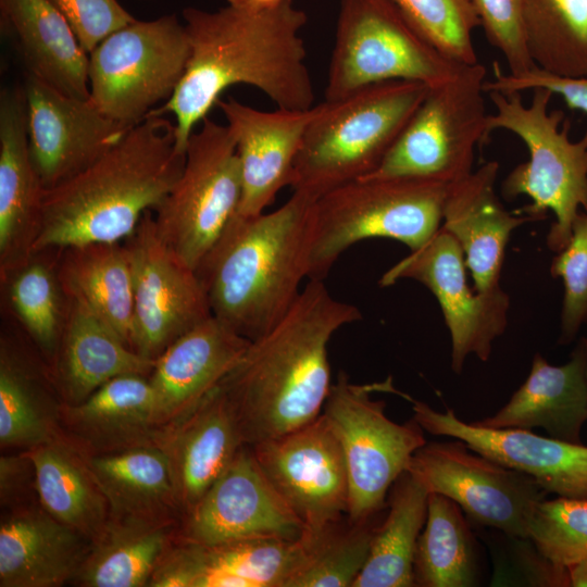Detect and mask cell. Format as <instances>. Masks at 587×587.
<instances>
[{"label": "cell", "instance_id": "6da1fadb", "mask_svg": "<svg viewBox=\"0 0 587 587\" xmlns=\"http://www.w3.org/2000/svg\"><path fill=\"white\" fill-rule=\"evenodd\" d=\"M190 54L172 97L149 114L175 117L176 149L186 153L195 126L230 86L262 91L278 109L309 110L314 88L300 33L308 22L292 0L266 11L232 5L216 11L185 8Z\"/></svg>", "mask_w": 587, "mask_h": 587}, {"label": "cell", "instance_id": "7a4b0ae2", "mask_svg": "<svg viewBox=\"0 0 587 587\" xmlns=\"http://www.w3.org/2000/svg\"><path fill=\"white\" fill-rule=\"evenodd\" d=\"M360 319L357 307L310 279L282 320L250 341L221 383L245 445L285 435L322 413L332 387L328 342Z\"/></svg>", "mask_w": 587, "mask_h": 587}, {"label": "cell", "instance_id": "3957f363", "mask_svg": "<svg viewBox=\"0 0 587 587\" xmlns=\"http://www.w3.org/2000/svg\"><path fill=\"white\" fill-rule=\"evenodd\" d=\"M184 165L175 124L149 114L87 168L43 190L33 254L121 242L162 202Z\"/></svg>", "mask_w": 587, "mask_h": 587}, {"label": "cell", "instance_id": "277c9868", "mask_svg": "<svg viewBox=\"0 0 587 587\" xmlns=\"http://www.w3.org/2000/svg\"><path fill=\"white\" fill-rule=\"evenodd\" d=\"M313 202L292 192L270 213H236L195 270L212 315L249 340L280 321L301 292Z\"/></svg>", "mask_w": 587, "mask_h": 587}, {"label": "cell", "instance_id": "5b68a950", "mask_svg": "<svg viewBox=\"0 0 587 587\" xmlns=\"http://www.w3.org/2000/svg\"><path fill=\"white\" fill-rule=\"evenodd\" d=\"M428 90L420 82L387 80L315 105L295 163L292 192L315 201L373 173Z\"/></svg>", "mask_w": 587, "mask_h": 587}, {"label": "cell", "instance_id": "8992f818", "mask_svg": "<svg viewBox=\"0 0 587 587\" xmlns=\"http://www.w3.org/2000/svg\"><path fill=\"white\" fill-rule=\"evenodd\" d=\"M529 105L521 92H488L496 108L487 118L490 134L505 129L527 147L529 158L505 177L501 192L505 199L525 195L532 204L520 210L540 220L550 210L555 216L547 235L551 251H561L570 240L572 224L579 208L587 212V132L578 141L569 137V123L560 127L562 111L549 112L553 93L545 88L533 89Z\"/></svg>", "mask_w": 587, "mask_h": 587}, {"label": "cell", "instance_id": "52a82bcc", "mask_svg": "<svg viewBox=\"0 0 587 587\" xmlns=\"http://www.w3.org/2000/svg\"><path fill=\"white\" fill-rule=\"evenodd\" d=\"M448 185L417 178H361L339 186L312 205L310 279H324L342 252L374 237L411 251L440 228Z\"/></svg>", "mask_w": 587, "mask_h": 587}, {"label": "cell", "instance_id": "ba28073f", "mask_svg": "<svg viewBox=\"0 0 587 587\" xmlns=\"http://www.w3.org/2000/svg\"><path fill=\"white\" fill-rule=\"evenodd\" d=\"M464 65L428 43L391 0H340L324 100L387 80L434 87Z\"/></svg>", "mask_w": 587, "mask_h": 587}, {"label": "cell", "instance_id": "9c48e42d", "mask_svg": "<svg viewBox=\"0 0 587 587\" xmlns=\"http://www.w3.org/2000/svg\"><path fill=\"white\" fill-rule=\"evenodd\" d=\"M374 391L401 395L391 378L383 383L352 384L339 373L332 384L322 414L338 439L346 461L348 516L364 521L380 515L396 479L407 471L414 452L426 444L424 429L414 419L398 424L385 414V402Z\"/></svg>", "mask_w": 587, "mask_h": 587}, {"label": "cell", "instance_id": "30bf717a", "mask_svg": "<svg viewBox=\"0 0 587 587\" xmlns=\"http://www.w3.org/2000/svg\"><path fill=\"white\" fill-rule=\"evenodd\" d=\"M485 77L486 68L477 62L429 87L379 166L363 178H417L449 185L470 175L476 147L490 135Z\"/></svg>", "mask_w": 587, "mask_h": 587}, {"label": "cell", "instance_id": "8fae6325", "mask_svg": "<svg viewBox=\"0 0 587 587\" xmlns=\"http://www.w3.org/2000/svg\"><path fill=\"white\" fill-rule=\"evenodd\" d=\"M190 54L175 14L127 24L89 53V92L109 118L133 128L178 86Z\"/></svg>", "mask_w": 587, "mask_h": 587}, {"label": "cell", "instance_id": "7c38bea8", "mask_svg": "<svg viewBox=\"0 0 587 587\" xmlns=\"http://www.w3.org/2000/svg\"><path fill=\"white\" fill-rule=\"evenodd\" d=\"M242 193L236 143L208 116L188 140L178 180L154 210L161 239L196 270L238 212Z\"/></svg>", "mask_w": 587, "mask_h": 587}, {"label": "cell", "instance_id": "4fadbf2b", "mask_svg": "<svg viewBox=\"0 0 587 587\" xmlns=\"http://www.w3.org/2000/svg\"><path fill=\"white\" fill-rule=\"evenodd\" d=\"M407 471L428 492L457 502L473 522L523 538H528L534 510L548 494L530 476L473 451L458 438L426 442Z\"/></svg>", "mask_w": 587, "mask_h": 587}, {"label": "cell", "instance_id": "5bb4252c", "mask_svg": "<svg viewBox=\"0 0 587 587\" xmlns=\"http://www.w3.org/2000/svg\"><path fill=\"white\" fill-rule=\"evenodd\" d=\"M133 277V349L154 360L212 315L196 271L161 239L151 211L124 239Z\"/></svg>", "mask_w": 587, "mask_h": 587}, {"label": "cell", "instance_id": "9a60e30c", "mask_svg": "<svg viewBox=\"0 0 587 587\" xmlns=\"http://www.w3.org/2000/svg\"><path fill=\"white\" fill-rule=\"evenodd\" d=\"M464 252L457 239L441 226L421 248L387 270L382 287L400 279H414L436 297L451 338V369L461 374L465 360L474 354L488 361L494 341L508 323L510 298L497 287L473 292L466 282Z\"/></svg>", "mask_w": 587, "mask_h": 587}, {"label": "cell", "instance_id": "2e32d148", "mask_svg": "<svg viewBox=\"0 0 587 587\" xmlns=\"http://www.w3.org/2000/svg\"><path fill=\"white\" fill-rule=\"evenodd\" d=\"M252 448L276 491L315 535L348 514L349 485L342 449L325 416Z\"/></svg>", "mask_w": 587, "mask_h": 587}, {"label": "cell", "instance_id": "e0dca14e", "mask_svg": "<svg viewBox=\"0 0 587 587\" xmlns=\"http://www.w3.org/2000/svg\"><path fill=\"white\" fill-rule=\"evenodd\" d=\"M23 88L29 153L43 189L87 168L130 129L104 115L90 98L71 97L30 74Z\"/></svg>", "mask_w": 587, "mask_h": 587}, {"label": "cell", "instance_id": "ac0fdd59", "mask_svg": "<svg viewBox=\"0 0 587 587\" xmlns=\"http://www.w3.org/2000/svg\"><path fill=\"white\" fill-rule=\"evenodd\" d=\"M303 526L243 445L185 514L180 540L212 546L255 537L297 539Z\"/></svg>", "mask_w": 587, "mask_h": 587}, {"label": "cell", "instance_id": "d6986e66", "mask_svg": "<svg viewBox=\"0 0 587 587\" xmlns=\"http://www.w3.org/2000/svg\"><path fill=\"white\" fill-rule=\"evenodd\" d=\"M413 419L427 433L458 438L473 451L534 478L548 494L587 499V446L539 436L530 429L465 423L452 409L438 412L411 400Z\"/></svg>", "mask_w": 587, "mask_h": 587}, {"label": "cell", "instance_id": "ffe728a7", "mask_svg": "<svg viewBox=\"0 0 587 587\" xmlns=\"http://www.w3.org/2000/svg\"><path fill=\"white\" fill-rule=\"evenodd\" d=\"M305 554L301 536L204 546L180 540L155 570L153 587H287Z\"/></svg>", "mask_w": 587, "mask_h": 587}, {"label": "cell", "instance_id": "44dd1931", "mask_svg": "<svg viewBox=\"0 0 587 587\" xmlns=\"http://www.w3.org/2000/svg\"><path fill=\"white\" fill-rule=\"evenodd\" d=\"M216 105L225 116L240 163L242 193L237 213H264L282 188L291 184L315 105L309 110L262 111L234 97L220 99Z\"/></svg>", "mask_w": 587, "mask_h": 587}, {"label": "cell", "instance_id": "7402d4cb", "mask_svg": "<svg viewBox=\"0 0 587 587\" xmlns=\"http://www.w3.org/2000/svg\"><path fill=\"white\" fill-rule=\"evenodd\" d=\"M250 341L211 315L155 359L149 379L161 433L187 417L221 385Z\"/></svg>", "mask_w": 587, "mask_h": 587}, {"label": "cell", "instance_id": "603a6c76", "mask_svg": "<svg viewBox=\"0 0 587 587\" xmlns=\"http://www.w3.org/2000/svg\"><path fill=\"white\" fill-rule=\"evenodd\" d=\"M43 187L28 147L24 88L0 92V267L8 278L30 261Z\"/></svg>", "mask_w": 587, "mask_h": 587}, {"label": "cell", "instance_id": "cb8c5ba5", "mask_svg": "<svg viewBox=\"0 0 587 587\" xmlns=\"http://www.w3.org/2000/svg\"><path fill=\"white\" fill-rule=\"evenodd\" d=\"M497 161L484 163L466 177L449 184L442 208L441 227L461 246L474 290L499 287L505 247L514 229L539 217L505 210L495 185Z\"/></svg>", "mask_w": 587, "mask_h": 587}, {"label": "cell", "instance_id": "d4e9b609", "mask_svg": "<svg viewBox=\"0 0 587 587\" xmlns=\"http://www.w3.org/2000/svg\"><path fill=\"white\" fill-rule=\"evenodd\" d=\"M166 452L179 510L187 514L245 445L233 407L217 386L158 440Z\"/></svg>", "mask_w": 587, "mask_h": 587}, {"label": "cell", "instance_id": "484cf974", "mask_svg": "<svg viewBox=\"0 0 587 587\" xmlns=\"http://www.w3.org/2000/svg\"><path fill=\"white\" fill-rule=\"evenodd\" d=\"M587 421V370L584 339L570 361L550 364L536 353L525 382L494 415L472 423L489 428H544L550 437L582 444Z\"/></svg>", "mask_w": 587, "mask_h": 587}, {"label": "cell", "instance_id": "4316f807", "mask_svg": "<svg viewBox=\"0 0 587 587\" xmlns=\"http://www.w3.org/2000/svg\"><path fill=\"white\" fill-rule=\"evenodd\" d=\"M89 538L42 510H25L0 527V586L55 587L73 582Z\"/></svg>", "mask_w": 587, "mask_h": 587}, {"label": "cell", "instance_id": "83f0119b", "mask_svg": "<svg viewBox=\"0 0 587 587\" xmlns=\"http://www.w3.org/2000/svg\"><path fill=\"white\" fill-rule=\"evenodd\" d=\"M1 27L30 74L71 97L88 99L89 54L48 0H0Z\"/></svg>", "mask_w": 587, "mask_h": 587}, {"label": "cell", "instance_id": "f1b7e54d", "mask_svg": "<svg viewBox=\"0 0 587 587\" xmlns=\"http://www.w3.org/2000/svg\"><path fill=\"white\" fill-rule=\"evenodd\" d=\"M64 295L67 307L58 347V382L65 405L80 403L116 376L151 374L154 360L127 346L82 299Z\"/></svg>", "mask_w": 587, "mask_h": 587}, {"label": "cell", "instance_id": "f546056e", "mask_svg": "<svg viewBox=\"0 0 587 587\" xmlns=\"http://www.w3.org/2000/svg\"><path fill=\"white\" fill-rule=\"evenodd\" d=\"M63 417L71 433L99 453L158 444L155 397L141 374L116 376L75 405Z\"/></svg>", "mask_w": 587, "mask_h": 587}, {"label": "cell", "instance_id": "4dcf8cb0", "mask_svg": "<svg viewBox=\"0 0 587 587\" xmlns=\"http://www.w3.org/2000/svg\"><path fill=\"white\" fill-rule=\"evenodd\" d=\"M104 495L110 519L172 521L178 511L168 457L158 445H146L85 458Z\"/></svg>", "mask_w": 587, "mask_h": 587}, {"label": "cell", "instance_id": "1f68e13d", "mask_svg": "<svg viewBox=\"0 0 587 587\" xmlns=\"http://www.w3.org/2000/svg\"><path fill=\"white\" fill-rule=\"evenodd\" d=\"M28 458L42 509L91 541L98 539L110 509L85 458L58 439L30 449Z\"/></svg>", "mask_w": 587, "mask_h": 587}, {"label": "cell", "instance_id": "d6a6232c", "mask_svg": "<svg viewBox=\"0 0 587 587\" xmlns=\"http://www.w3.org/2000/svg\"><path fill=\"white\" fill-rule=\"evenodd\" d=\"M62 291L82 299L133 349V277L125 247L100 242L63 249Z\"/></svg>", "mask_w": 587, "mask_h": 587}, {"label": "cell", "instance_id": "836d02e7", "mask_svg": "<svg viewBox=\"0 0 587 587\" xmlns=\"http://www.w3.org/2000/svg\"><path fill=\"white\" fill-rule=\"evenodd\" d=\"M428 490L404 471L392 484L388 511L377 525L367 560L352 587L415 586L413 563L427 516Z\"/></svg>", "mask_w": 587, "mask_h": 587}, {"label": "cell", "instance_id": "e575fe53", "mask_svg": "<svg viewBox=\"0 0 587 587\" xmlns=\"http://www.w3.org/2000/svg\"><path fill=\"white\" fill-rule=\"evenodd\" d=\"M172 534V521L110 519L73 583L87 587L148 586L170 550Z\"/></svg>", "mask_w": 587, "mask_h": 587}, {"label": "cell", "instance_id": "d590c367", "mask_svg": "<svg viewBox=\"0 0 587 587\" xmlns=\"http://www.w3.org/2000/svg\"><path fill=\"white\" fill-rule=\"evenodd\" d=\"M413 573L415 586L421 587L478 585L474 535L460 505L441 494L428 495L427 516L417 539Z\"/></svg>", "mask_w": 587, "mask_h": 587}, {"label": "cell", "instance_id": "8d00e7d4", "mask_svg": "<svg viewBox=\"0 0 587 587\" xmlns=\"http://www.w3.org/2000/svg\"><path fill=\"white\" fill-rule=\"evenodd\" d=\"M523 22L537 67L558 76H587V0H524Z\"/></svg>", "mask_w": 587, "mask_h": 587}, {"label": "cell", "instance_id": "74e56055", "mask_svg": "<svg viewBox=\"0 0 587 587\" xmlns=\"http://www.w3.org/2000/svg\"><path fill=\"white\" fill-rule=\"evenodd\" d=\"M378 516H348L315 535H301L304 559L287 587H352L367 560Z\"/></svg>", "mask_w": 587, "mask_h": 587}, {"label": "cell", "instance_id": "f35d334b", "mask_svg": "<svg viewBox=\"0 0 587 587\" xmlns=\"http://www.w3.org/2000/svg\"><path fill=\"white\" fill-rule=\"evenodd\" d=\"M54 417L43 394L22 362L1 346L0 442L30 449L57 438Z\"/></svg>", "mask_w": 587, "mask_h": 587}, {"label": "cell", "instance_id": "ab89813d", "mask_svg": "<svg viewBox=\"0 0 587 587\" xmlns=\"http://www.w3.org/2000/svg\"><path fill=\"white\" fill-rule=\"evenodd\" d=\"M413 28L446 58L478 62L473 33L480 26L471 0H391Z\"/></svg>", "mask_w": 587, "mask_h": 587}, {"label": "cell", "instance_id": "60d3db41", "mask_svg": "<svg viewBox=\"0 0 587 587\" xmlns=\"http://www.w3.org/2000/svg\"><path fill=\"white\" fill-rule=\"evenodd\" d=\"M61 284L51 268L40 262H27L10 277L12 309L37 345L52 353L59 347L65 314Z\"/></svg>", "mask_w": 587, "mask_h": 587}, {"label": "cell", "instance_id": "b9f144b4", "mask_svg": "<svg viewBox=\"0 0 587 587\" xmlns=\"http://www.w3.org/2000/svg\"><path fill=\"white\" fill-rule=\"evenodd\" d=\"M528 538L558 567L587 558V499L558 497L540 501L530 517Z\"/></svg>", "mask_w": 587, "mask_h": 587}, {"label": "cell", "instance_id": "7bdbcfd3", "mask_svg": "<svg viewBox=\"0 0 587 587\" xmlns=\"http://www.w3.org/2000/svg\"><path fill=\"white\" fill-rule=\"evenodd\" d=\"M551 275L563 282L560 342H570L587 320V212H579L566 246L554 257Z\"/></svg>", "mask_w": 587, "mask_h": 587}, {"label": "cell", "instance_id": "ee69618b", "mask_svg": "<svg viewBox=\"0 0 587 587\" xmlns=\"http://www.w3.org/2000/svg\"><path fill=\"white\" fill-rule=\"evenodd\" d=\"M471 1L487 40L503 55L509 74L521 75L535 68L525 39L524 0Z\"/></svg>", "mask_w": 587, "mask_h": 587}, {"label": "cell", "instance_id": "f6af8a7d", "mask_svg": "<svg viewBox=\"0 0 587 587\" xmlns=\"http://www.w3.org/2000/svg\"><path fill=\"white\" fill-rule=\"evenodd\" d=\"M71 25L89 54L103 39L136 18L117 0H48Z\"/></svg>", "mask_w": 587, "mask_h": 587}, {"label": "cell", "instance_id": "bcb514c9", "mask_svg": "<svg viewBox=\"0 0 587 587\" xmlns=\"http://www.w3.org/2000/svg\"><path fill=\"white\" fill-rule=\"evenodd\" d=\"M536 88L548 89L553 95L561 96L570 109L587 113V76H558L542 71L537 66L521 75L503 74L499 64L495 62L494 78L484 83L486 93L498 91L505 95Z\"/></svg>", "mask_w": 587, "mask_h": 587}, {"label": "cell", "instance_id": "7dc6e473", "mask_svg": "<svg viewBox=\"0 0 587 587\" xmlns=\"http://www.w3.org/2000/svg\"><path fill=\"white\" fill-rule=\"evenodd\" d=\"M287 1L289 0H227L232 7L252 12L272 10Z\"/></svg>", "mask_w": 587, "mask_h": 587}, {"label": "cell", "instance_id": "c3c4849f", "mask_svg": "<svg viewBox=\"0 0 587 587\" xmlns=\"http://www.w3.org/2000/svg\"><path fill=\"white\" fill-rule=\"evenodd\" d=\"M569 587H587V558L567 567Z\"/></svg>", "mask_w": 587, "mask_h": 587}, {"label": "cell", "instance_id": "681fc988", "mask_svg": "<svg viewBox=\"0 0 587 587\" xmlns=\"http://www.w3.org/2000/svg\"><path fill=\"white\" fill-rule=\"evenodd\" d=\"M585 352H586V370H587V339H584Z\"/></svg>", "mask_w": 587, "mask_h": 587}]
</instances>
